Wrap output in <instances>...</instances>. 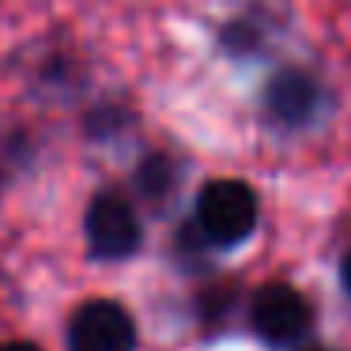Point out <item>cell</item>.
Masks as SVG:
<instances>
[{
	"label": "cell",
	"instance_id": "obj_1",
	"mask_svg": "<svg viewBox=\"0 0 351 351\" xmlns=\"http://www.w3.org/2000/svg\"><path fill=\"white\" fill-rule=\"evenodd\" d=\"M257 215L261 204L250 185L234 182V178H215L200 189L197 208H193V227L200 230L208 245L230 250V245H242L257 230Z\"/></svg>",
	"mask_w": 351,
	"mask_h": 351
},
{
	"label": "cell",
	"instance_id": "obj_7",
	"mask_svg": "<svg viewBox=\"0 0 351 351\" xmlns=\"http://www.w3.org/2000/svg\"><path fill=\"white\" fill-rule=\"evenodd\" d=\"M0 351H42V348L31 340H8V343H0Z\"/></svg>",
	"mask_w": 351,
	"mask_h": 351
},
{
	"label": "cell",
	"instance_id": "obj_6",
	"mask_svg": "<svg viewBox=\"0 0 351 351\" xmlns=\"http://www.w3.org/2000/svg\"><path fill=\"white\" fill-rule=\"evenodd\" d=\"M178 185H182V167L162 152L147 155V159L136 167V189L152 208H167L170 200H174Z\"/></svg>",
	"mask_w": 351,
	"mask_h": 351
},
{
	"label": "cell",
	"instance_id": "obj_9",
	"mask_svg": "<svg viewBox=\"0 0 351 351\" xmlns=\"http://www.w3.org/2000/svg\"><path fill=\"white\" fill-rule=\"evenodd\" d=\"M298 351H332V348H321V343H310V348H298Z\"/></svg>",
	"mask_w": 351,
	"mask_h": 351
},
{
	"label": "cell",
	"instance_id": "obj_3",
	"mask_svg": "<svg viewBox=\"0 0 351 351\" xmlns=\"http://www.w3.org/2000/svg\"><path fill=\"white\" fill-rule=\"evenodd\" d=\"M250 328L272 348H295L313 328V306L291 283H265L250 302Z\"/></svg>",
	"mask_w": 351,
	"mask_h": 351
},
{
	"label": "cell",
	"instance_id": "obj_8",
	"mask_svg": "<svg viewBox=\"0 0 351 351\" xmlns=\"http://www.w3.org/2000/svg\"><path fill=\"white\" fill-rule=\"evenodd\" d=\"M340 280H343V291L351 295V253L343 257V265H340Z\"/></svg>",
	"mask_w": 351,
	"mask_h": 351
},
{
	"label": "cell",
	"instance_id": "obj_2",
	"mask_svg": "<svg viewBox=\"0 0 351 351\" xmlns=\"http://www.w3.org/2000/svg\"><path fill=\"white\" fill-rule=\"evenodd\" d=\"M84 238L95 261H129L144 242L140 212L121 189H102L84 212Z\"/></svg>",
	"mask_w": 351,
	"mask_h": 351
},
{
	"label": "cell",
	"instance_id": "obj_4",
	"mask_svg": "<svg viewBox=\"0 0 351 351\" xmlns=\"http://www.w3.org/2000/svg\"><path fill=\"white\" fill-rule=\"evenodd\" d=\"M69 351H136V321L114 298H91L69 317Z\"/></svg>",
	"mask_w": 351,
	"mask_h": 351
},
{
	"label": "cell",
	"instance_id": "obj_5",
	"mask_svg": "<svg viewBox=\"0 0 351 351\" xmlns=\"http://www.w3.org/2000/svg\"><path fill=\"white\" fill-rule=\"evenodd\" d=\"M265 117L276 121L280 129H306V125L317 121L325 91L321 84L302 69H283L268 80L265 87Z\"/></svg>",
	"mask_w": 351,
	"mask_h": 351
}]
</instances>
